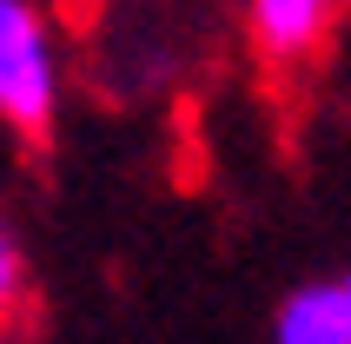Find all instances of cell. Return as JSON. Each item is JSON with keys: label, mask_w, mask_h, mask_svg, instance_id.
Masks as SVG:
<instances>
[{"label": "cell", "mask_w": 351, "mask_h": 344, "mask_svg": "<svg viewBox=\"0 0 351 344\" xmlns=\"http://www.w3.org/2000/svg\"><path fill=\"white\" fill-rule=\"evenodd\" d=\"M0 344H20V331H14V318H0Z\"/></svg>", "instance_id": "5"}, {"label": "cell", "mask_w": 351, "mask_h": 344, "mask_svg": "<svg viewBox=\"0 0 351 344\" xmlns=\"http://www.w3.org/2000/svg\"><path fill=\"white\" fill-rule=\"evenodd\" d=\"M345 14L351 0H245V40L272 66H298V60H318V47L338 34Z\"/></svg>", "instance_id": "2"}, {"label": "cell", "mask_w": 351, "mask_h": 344, "mask_svg": "<svg viewBox=\"0 0 351 344\" xmlns=\"http://www.w3.org/2000/svg\"><path fill=\"white\" fill-rule=\"evenodd\" d=\"M60 113V47L40 0H0V126L27 146L53 133Z\"/></svg>", "instance_id": "1"}, {"label": "cell", "mask_w": 351, "mask_h": 344, "mask_svg": "<svg viewBox=\"0 0 351 344\" xmlns=\"http://www.w3.org/2000/svg\"><path fill=\"white\" fill-rule=\"evenodd\" d=\"M20 305H27V258H20L14 232H7V219H0V318H14Z\"/></svg>", "instance_id": "4"}, {"label": "cell", "mask_w": 351, "mask_h": 344, "mask_svg": "<svg viewBox=\"0 0 351 344\" xmlns=\"http://www.w3.org/2000/svg\"><path fill=\"white\" fill-rule=\"evenodd\" d=\"M272 344H351V271L285 291L272 311Z\"/></svg>", "instance_id": "3"}]
</instances>
